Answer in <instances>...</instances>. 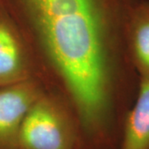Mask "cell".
Here are the masks:
<instances>
[{
    "label": "cell",
    "instance_id": "obj_1",
    "mask_svg": "<svg viewBox=\"0 0 149 149\" xmlns=\"http://www.w3.org/2000/svg\"><path fill=\"white\" fill-rule=\"evenodd\" d=\"M136 0H0L19 32L36 80L61 99L78 149H119L139 76L127 42Z\"/></svg>",
    "mask_w": 149,
    "mask_h": 149
},
{
    "label": "cell",
    "instance_id": "obj_2",
    "mask_svg": "<svg viewBox=\"0 0 149 149\" xmlns=\"http://www.w3.org/2000/svg\"><path fill=\"white\" fill-rule=\"evenodd\" d=\"M78 127L70 109L44 91L24 118L18 149H78Z\"/></svg>",
    "mask_w": 149,
    "mask_h": 149
},
{
    "label": "cell",
    "instance_id": "obj_3",
    "mask_svg": "<svg viewBox=\"0 0 149 149\" xmlns=\"http://www.w3.org/2000/svg\"><path fill=\"white\" fill-rule=\"evenodd\" d=\"M43 91L36 79L0 87V149H18L24 118Z\"/></svg>",
    "mask_w": 149,
    "mask_h": 149
},
{
    "label": "cell",
    "instance_id": "obj_4",
    "mask_svg": "<svg viewBox=\"0 0 149 149\" xmlns=\"http://www.w3.org/2000/svg\"><path fill=\"white\" fill-rule=\"evenodd\" d=\"M30 79L36 78L23 41L12 20L0 10V87Z\"/></svg>",
    "mask_w": 149,
    "mask_h": 149
},
{
    "label": "cell",
    "instance_id": "obj_5",
    "mask_svg": "<svg viewBox=\"0 0 149 149\" xmlns=\"http://www.w3.org/2000/svg\"><path fill=\"white\" fill-rule=\"evenodd\" d=\"M129 54L139 79L149 80V0H136L127 27Z\"/></svg>",
    "mask_w": 149,
    "mask_h": 149
},
{
    "label": "cell",
    "instance_id": "obj_6",
    "mask_svg": "<svg viewBox=\"0 0 149 149\" xmlns=\"http://www.w3.org/2000/svg\"><path fill=\"white\" fill-rule=\"evenodd\" d=\"M119 149H149V80L139 79L137 95L125 118Z\"/></svg>",
    "mask_w": 149,
    "mask_h": 149
}]
</instances>
